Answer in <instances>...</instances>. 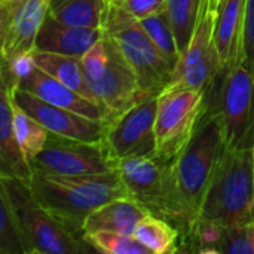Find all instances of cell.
<instances>
[{
  "instance_id": "6da1fadb",
  "label": "cell",
  "mask_w": 254,
  "mask_h": 254,
  "mask_svg": "<svg viewBox=\"0 0 254 254\" xmlns=\"http://www.w3.org/2000/svg\"><path fill=\"white\" fill-rule=\"evenodd\" d=\"M34 199L68 231L83 238L86 219L104 204L129 196L119 171L94 176H54L33 173Z\"/></svg>"
},
{
  "instance_id": "4fadbf2b",
  "label": "cell",
  "mask_w": 254,
  "mask_h": 254,
  "mask_svg": "<svg viewBox=\"0 0 254 254\" xmlns=\"http://www.w3.org/2000/svg\"><path fill=\"white\" fill-rule=\"evenodd\" d=\"M104 31V30H103ZM107 45V65L98 80L89 85L98 103L109 112L110 121L144 98L138 77L115 42L104 33Z\"/></svg>"
},
{
  "instance_id": "1f68e13d",
  "label": "cell",
  "mask_w": 254,
  "mask_h": 254,
  "mask_svg": "<svg viewBox=\"0 0 254 254\" xmlns=\"http://www.w3.org/2000/svg\"><path fill=\"white\" fill-rule=\"evenodd\" d=\"M253 170H254V143H253Z\"/></svg>"
},
{
  "instance_id": "277c9868",
  "label": "cell",
  "mask_w": 254,
  "mask_h": 254,
  "mask_svg": "<svg viewBox=\"0 0 254 254\" xmlns=\"http://www.w3.org/2000/svg\"><path fill=\"white\" fill-rule=\"evenodd\" d=\"M119 176L129 193L152 216L176 226L180 238L196 220L183 204L173 170V161L155 156H135L119 161Z\"/></svg>"
},
{
  "instance_id": "3957f363",
  "label": "cell",
  "mask_w": 254,
  "mask_h": 254,
  "mask_svg": "<svg viewBox=\"0 0 254 254\" xmlns=\"http://www.w3.org/2000/svg\"><path fill=\"white\" fill-rule=\"evenodd\" d=\"M199 217L228 226L253 222V144L238 149L225 147L207 189Z\"/></svg>"
},
{
  "instance_id": "83f0119b",
  "label": "cell",
  "mask_w": 254,
  "mask_h": 254,
  "mask_svg": "<svg viewBox=\"0 0 254 254\" xmlns=\"http://www.w3.org/2000/svg\"><path fill=\"white\" fill-rule=\"evenodd\" d=\"M243 51V60L254 74V0H247L246 4Z\"/></svg>"
},
{
  "instance_id": "9c48e42d",
  "label": "cell",
  "mask_w": 254,
  "mask_h": 254,
  "mask_svg": "<svg viewBox=\"0 0 254 254\" xmlns=\"http://www.w3.org/2000/svg\"><path fill=\"white\" fill-rule=\"evenodd\" d=\"M33 173L54 176H94L118 173L115 159L106 143H89L49 134L45 147L30 161Z\"/></svg>"
},
{
  "instance_id": "603a6c76",
  "label": "cell",
  "mask_w": 254,
  "mask_h": 254,
  "mask_svg": "<svg viewBox=\"0 0 254 254\" xmlns=\"http://www.w3.org/2000/svg\"><path fill=\"white\" fill-rule=\"evenodd\" d=\"M199 4L201 0H167L165 3L176 34L180 57L189 46L199 12Z\"/></svg>"
},
{
  "instance_id": "ffe728a7",
  "label": "cell",
  "mask_w": 254,
  "mask_h": 254,
  "mask_svg": "<svg viewBox=\"0 0 254 254\" xmlns=\"http://www.w3.org/2000/svg\"><path fill=\"white\" fill-rule=\"evenodd\" d=\"M107 0H49L48 13L63 24L103 28Z\"/></svg>"
},
{
  "instance_id": "52a82bcc",
  "label": "cell",
  "mask_w": 254,
  "mask_h": 254,
  "mask_svg": "<svg viewBox=\"0 0 254 254\" xmlns=\"http://www.w3.org/2000/svg\"><path fill=\"white\" fill-rule=\"evenodd\" d=\"M220 0H201L188 49L182 54L167 88L208 91L222 74L216 48V22Z\"/></svg>"
},
{
  "instance_id": "30bf717a",
  "label": "cell",
  "mask_w": 254,
  "mask_h": 254,
  "mask_svg": "<svg viewBox=\"0 0 254 254\" xmlns=\"http://www.w3.org/2000/svg\"><path fill=\"white\" fill-rule=\"evenodd\" d=\"M222 76L216 106L219 109L226 149L254 143V74L240 58Z\"/></svg>"
},
{
  "instance_id": "d4e9b609",
  "label": "cell",
  "mask_w": 254,
  "mask_h": 254,
  "mask_svg": "<svg viewBox=\"0 0 254 254\" xmlns=\"http://www.w3.org/2000/svg\"><path fill=\"white\" fill-rule=\"evenodd\" d=\"M143 28L147 31L150 39L155 42V45L164 52V55L174 64L177 65L180 60V52L176 40V34L173 30L171 19L168 16L167 7L161 9L159 12L140 19Z\"/></svg>"
},
{
  "instance_id": "4dcf8cb0",
  "label": "cell",
  "mask_w": 254,
  "mask_h": 254,
  "mask_svg": "<svg viewBox=\"0 0 254 254\" xmlns=\"http://www.w3.org/2000/svg\"><path fill=\"white\" fill-rule=\"evenodd\" d=\"M253 246H254V219H253Z\"/></svg>"
},
{
  "instance_id": "7402d4cb",
  "label": "cell",
  "mask_w": 254,
  "mask_h": 254,
  "mask_svg": "<svg viewBox=\"0 0 254 254\" xmlns=\"http://www.w3.org/2000/svg\"><path fill=\"white\" fill-rule=\"evenodd\" d=\"M13 101V100H12ZM13 129L28 162L45 147L49 131L13 103Z\"/></svg>"
},
{
  "instance_id": "ac0fdd59",
  "label": "cell",
  "mask_w": 254,
  "mask_h": 254,
  "mask_svg": "<svg viewBox=\"0 0 254 254\" xmlns=\"http://www.w3.org/2000/svg\"><path fill=\"white\" fill-rule=\"evenodd\" d=\"M147 216H150L149 210L138 201L131 196L118 198L104 204L86 219L83 234L109 231L134 237L138 223Z\"/></svg>"
},
{
  "instance_id": "7a4b0ae2",
  "label": "cell",
  "mask_w": 254,
  "mask_h": 254,
  "mask_svg": "<svg viewBox=\"0 0 254 254\" xmlns=\"http://www.w3.org/2000/svg\"><path fill=\"white\" fill-rule=\"evenodd\" d=\"M225 147L222 118L216 103L208 98V104L189 143L173 161L174 179L180 198L189 213L196 219L199 217L207 189Z\"/></svg>"
},
{
  "instance_id": "44dd1931",
  "label": "cell",
  "mask_w": 254,
  "mask_h": 254,
  "mask_svg": "<svg viewBox=\"0 0 254 254\" xmlns=\"http://www.w3.org/2000/svg\"><path fill=\"white\" fill-rule=\"evenodd\" d=\"M134 237L144 244L152 254H174L180 250L179 229L170 222L152 214L138 223Z\"/></svg>"
},
{
  "instance_id": "7c38bea8",
  "label": "cell",
  "mask_w": 254,
  "mask_h": 254,
  "mask_svg": "<svg viewBox=\"0 0 254 254\" xmlns=\"http://www.w3.org/2000/svg\"><path fill=\"white\" fill-rule=\"evenodd\" d=\"M12 100L25 113L40 122L51 134L89 143L104 141L109 122L95 121L80 113L54 106L21 88L12 89Z\"/></svg>"
},
{
  "instance_id": "cb8c5ba5",
  "label": "cell",
  "mask_w": 254,
  "mask_h": 254,
  "mask_svg": "<svg viewBox=\"0 0 254 254\" xmlns=\"http://www.w3.org/2000/svg\"><path fill=\"white\" fill-rule=\"evenodd\" d=\"M83 241L92 247L94 252L104 254H152L132 235H124L118 232L98 231L83 234Z\"/></svg>"
},
{
  "instance_id": "e0dca14e",
  "label": "cell",
  "mask_w": 254,
  "mask_h": 254,
  "mask_svg": "<svg viewBox=\"0 0 254 254\" xmlns=\"http://www.w3.org/2000/svg\"><path fill=\"white\" fill-rule=\"evenodd\" d=\"M247 0H220L216 22V48L222 73L243 58Z\"/></svg>"
},
{
  "instance_id": "484cf974",
  "label": "cell",
  "mask_w": 254,
  "mask_h": 254,
  "mask_svg": "<svg viewBox=\"0 0 254 254\" xmlns=\"http://www.w3.org/2000/svg\"><path fill=\"white\" fill-rule=\"evenodd\" d=\"M0 254H28L18 217L0 189Z\"/></svg>"
},
{
  "instance_id": "8fae6325",
  "label": "cell",
  "mask_w": 254,
  "mask_h": 254,
  "mask_svg": "<svg viewBox=\"0 0 254 254\" xmlns=\"http://www.w3.org/2000/svg\"><path fill=\"white\" fill-rule=\"evenodd\" d=\"M158 100L159 95L143 98L107 124L104 143L115 159L156 155Z\"/></svg>"
},
{
  "instance_id": "ba28073f",
  "label": "cell",
  "mask_w": 254,
  "mask_h": 254,
  "mask_svg": "<svg viewBox=\"0 0 254 254\" xmlns=\"http://www.w3.org/2000/svg\"><path fill=\"white\" fill-rule=\"evenodd\" d=\"M208 91L186 88H165L159 94L155 122L156 155L164 161H174L189 143L207 104Z\"/></svg>"
},
{
  "instance_id": "2e32d148",
  "label": "cell",
  "mask_w": 254,
  "mask_h": 254,
  "mask_svg": "<svg viewBox=\"0 0 254 254\" xmlns=\"http://www.w3.org/2000/svg\"><path fill=\"white\" fill-rule=\"evenodd\" d=\"M0 176L31 182L33 170L13 129L12 88L1 83L0 91Z\"/></svg>"
},
{
  "instance_id": "f546056e",
  "label": "cell",
  "mask_w": 254,
  "mask_h": 254,
  "mask_svg": "<svg viewBox=\"0 0 254 254\" xmlns=\"http://www.w3.org/2000/svg\"><path fill=\"white\" fill-rule=\"evenodd\" d=\"M27 0H0V18L9 16L13 10H16Z\"/></svg>"
},
{
  "instance_id": "5b68a950",
  "label": "cell",
  "mask_w": 254,
  "mask_h": 254,
  "mask_svg": "<svg viewBox=\"0 0 254 254\" xmlns=\"http://www.w3.org/2000/svg\"><path fill=\"white\" fill-rule=\"evenodd\" d=\"M103 30L135 71L144 98L159 95L170 85L176 65L155 45L138 18L107 0Z\"/></svg>"
},
{
  "instance_id": "8992f818",
  "label": "cell",
  "mask_w": 254,
  "mask_h": 254,
  "mask_svg": "<svg viewBox=\"0 0 254 254\" xmlns=\"http://www.w3.org/2000/svg\"><path fill=\"white\" fill-rule=\"evenodd\" d=\"M0 189L18 217L28 254H79L92 250L82 237L68 231L34 199L30 183L0 176Z\"/></svg>"
},
{
  "instance_id": "9a60e30c",
  "label": "cell",
  "mask_w": 254,
  "mask_h": 254,
  "mask_svg": "<svg viewBox=\"0 0 254 254\" xmlns=\"http://www.w3.org/2000/svg\"><path fill=\"white\" fill-rule=\"evenodd\" d=\"M103 28L67 25L48 13L36 36L34 51L82 58L103 37Z\"/></svg>"
},
{
  "instance_id": "4316f807",
  "label": "cell",
  "mask_w": 254,
  "mask_h": 254,
  "mask_svg": "<svg viewBox=\"0 0 254 254\" xmlns=\"http://www.w3.org/2000/svg\"><path fill=\"white\" fill-rule=\"evenodd\" d=\"M222 254H254L253 222L244 225H225Z\"/></svg>"
},
{
  "instance_id": "f1b7e54d",
  "label": "cell",
  "mask_w": 254,
  "mask_h": 254,
  "mask_svg": "<svg viewBox=\"0 0 254 254\" xmlns=\"http://www.w3.org/2000/svg\"><path fill=\"white\" fill-rule=\"evenodd\" d=\"M138 19L147 18L165 7L167 0H113Z\"/></svg>"
},
{
  "instance_id": "d6986e66",
  "label": "cell",
  "mask_w": 254,
  "mask_h": 254,
  "mask_svg": "<svg viewBox=\"0 0 254 254\" xmlns=\"http://www.w3.org/2000/svg\"><path fill=\"white\" fill-rule=\"evenodd\" d=\"M33 58H34V64L39 68H42L45 73L58 79L64 85L73 88L74 91L83 94L89 100L98 103V100L94 97L85 80L80 58L63 55V54H54V52H42V51H33Z\"/></svg>"
},
{
  "instance_id": "5bb4252c",
  "label": "cell",
  "mask_w": 254,
  "mask_h": 254,
  "mask_svg": "<svg viewBox=\"0 0 254 254\" xmlns=\"http://www.w3.org/2000/svg\"><path fill=\"white\" fill-rule=\"evenodd\" d=\"M18 88L25 89L54 106L80 113L95 121L110 122V115L101 104L89 100L83 94L64 85L58 79L45 73L37 65H34L30 70V73L21 80Z\"/></svg>"
}]
</instances>
